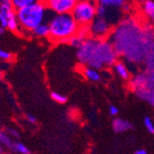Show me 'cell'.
<instances>
[{
  "label": "cell",
  "instance_id": "5",
  "mask_svg": "<svg viewBox=\"0 0 154 154\" xmlns=\"http://www.w3.org/2000/svg\"><path fill=\"white\" fill-rule=\"evenodd\" d=\"M53 13H71L78 0H42Z\"/></svg>",
  "mask_w": 154,
  "mask_h": 154
},
{
  "label": "cell",
  "instance_id": "16",
  "mask_svg": "<svg viewBox=\"0 0 154 154\" xmlns=\"http://www.w3.org/2000/svg\"><path fill=\"white\" fill-rule=\"evenodd\" d=\"M13 54L10 53L8 51H5V50H1L0 51V58L2 59V60H5V62H9V60H12L13 59Z\"/></svg>",
  "mask_w": 154,
  "mask_h": 154
},
{
  "label": "cell",
  "instance_id": "10",
  "mask_svg": "<svg viewBox=\"0 0 154 154\" xmlns=\"http://www.w3.org/2000/svg\"><path fill=\"white\" fill-rule=\"evenodd\" d=\"M143 12L154 22V1L146 0L143 2Z\"/></svg>",
  "mask_w": 154,
  "mask_h": 154
},
{
  "label": "cell",
  "instance_id": "11",
  "mask_svg": "<svg viewBox=\"0 0 154 154\" xmlns=\"http://www.w3.org/2000/svg\"><path fill=\"white\" fill-rule=\"evenodd\" d=\"M113 126H114V129H116V131H119V133L125 131L126 129H128L129 127H131L128 122L123 121V120H121V119H116V120H114Z\"/></svg>",
  "mask_w": 154,
  "mask_h": 154
},
{
  "label": "cell",
  "instance_id": "12",
  "mask_svg": "<svg viewBox=\"0 0 154 154\" xmlns=\"http://www.w3.org/2000/svg\"><path fill=\"white\" fill-rule=\"evenodd\" d=\"M13 3V7L17 10V9L24 8L26 5H32L35 2H38V1H41V0H11Z\"/></svg>",
  "mask_w": 154,
  "mask_h": 154
},
{
  "label": "cell",
  "instance_id": "13",
  "mask_svg": "<svg viewBox=\"0 0 154 154\" xmlns=\"http://www.w3.org/2000/svg\"><path fill=\"white\" fill-rule=\"evenodd\" d=\"M13 150L16 151L17 153H21V154H29L30 151L28 150V148L25 146V144L21 143V142H16L14 146H13Z\"/></svg>",
  "mask_w": 154,
  "mask_h": 154
},
{
  "label": "cell",
  "instance_id": "7",
  "mask_svg": "<svg viewBox=\"0 0 154 154\" xmlns=\"http://www.w3.org/2000/svg\"><path fill=\"white\" fill-rule=\"evenodd\" d=\"M98 5H105L111 9H123L127 3L126 0H95Z\"/></svg>",
  "mask_w": 154,
  "mask_h": 154
},
{
  "label": "cell",
  "instance_id": "19",
  "mask_svg": "<svg viewBox=\"0 0 154 154\" xmlns=\"http://www.w3.org/2000/svg\"><path fill=\"white\" fill-rule=\"evenodd\" d=\"M136 154H146V149H139L135 152Z\"/></svg>",
  "mask_w": 154,
  "mask_h": 154
},
{
  "label": "cell",
  "instance_id": "8",
  "mask_svg": "<svg viewBox=\"0 0 154 154\" xmlns=\"http://www.w3.org/2000/svg\"><path fill=\"white\" fill-rule=\"evenodd\" d=\"M82 75H84L88 81H92V82H99L100 80H101V75H100V73L95 68H90V67L83 68Z\"/></svg>",
  "mask_w": 154,
  "mask_h": 154
},
{
  "label": "cell",
  "instance_id": "6",
  "mask_svg": "<svg viewBox=\"0 0 154 154\" xmlns=\"http://www.w3.org/2000/svg\"><path fill=\"white\" fill-rule=\"evenodd\" d=\"M31 36L38 37V38H46L50 36V25L49 22H44V23L40 24L38 27L33 29L30 33Z\"/></svg>",
  "mask_w": 154,
  "mask_h": 154
},
{
  "label": "cell",
  "instance_id": "14",
  "mask_svg": "<svg viewBox=\"0 0 154 154\" xmlns=\"http://www.w3.org/2000/svg\"><path fill=\"white\" fill-rule=\"evenodd\" d=\"M51 98L54 101L58 103H67V97L63 94H59V93H56V92H52L51 93Z\"/></svg>",
  "mask_w": 154,
  "mask_h": 154
},
{
  "label": "cell",
  "instance_id": "15",
  "mask_svg": "<svg viewBox=\"0 0 154 154\" xmlns=\"http://www.w3.org/2000/svg\"><path fill=\"white\" fill-rule=\"evenodd\" d=\"M144 122V126H146V128L148 129V131L151 134H154V122L151 118L149 116H146L143 120Z\"/></svg>",
  "mask_w": 154,
  "mask_h": 154
},
{
  "label": "cell",
  "instance_id": "4",
  "mask_svg": "<svg viewBox=\"0 0 154 154\" xmlns=\"http://www.w3.org/2000/svg\"><path fill=\"white\" fill-rule=\"evenodd\" d=\"M110 28L111 24L108 18H106L105 16L97 15L95 20L88 26V31H90V36H92V38L103 39L109 35Z\"/></svg>",
  "mask_w": 154,
  "mask_h": 154
},
{
  "label": "cell",
  "instance_id": "17",
  "mask_svg": "<svg viewBox=\"0 0 154 154\" xmlns=\"http://www.w3.org/2000/svg\"><path fill=\"white\" fill-rule=\"evenodd\" d=\"M109 114L112 116H116L119 114V109L116 108V106H110V108H109Z\"/></svg>",
  "mask_w": 154,
  "mask_h": 154
},
{
  "label": "cell",
  "instance_id": "1",
  "mask_svg": "<svg viewBox=\"0 0 154 154\" xmlns=\"http://www.w3.org/2000/svg\"><path fill=\"white\" fill-rule=\"evenodd\" d=\"M48 22L50 25L49 38L54 42H68L81 27L72 13H54Z\"/></svg>",
  "mask_w": 154,
  "mask_h": 154
},
{
  "label": "cell",
  "instance_id": "2",
  "mask_svg": "<svg viewBox=\"0 0 154 154\" xmlns=\"http://www.w3.org/2000/svg\"><path fill=\"white\" fill-rule=\"evenodd\" d=\"M50 11L43 1H38L32 5H26L24 8L16 10L17 20L21 25L20 32L30 35L33 29L40 24L46 22L50 18Z\"/></svg>",
  "mask_w": 154,
  "mask_h": 154
},
{
  "label": "cell",
  "instance_id": "18",
  "mask_svg": "<svg viewBox=\"0 0 154 154\" xmlns=\"http://www.w3.org/2000/svg\"><path fill=\"white\" fill-rule=\"evenodd\" d=\"M26 119L28 120L29 123H32V124L37 123V119H36V116H33L32 114H27V116H26Z\"/></svg>",
  "mask_w": 154,
  "mask_h": 154
},
{
  "label": "cell",
  "instance_id": "9",
  "mask_svg": "<svg viewBox=\"0 0 154 154\" xmlns=\"http://www.w3.org/2000/svg\"><path fill=\"white\" fill-rule=\"evenodd\" d=\"M114 71L123 80H128L129 79V72L126 68V66L122 62H116L114 63Z\"/></svg>",
  "mask_w": 154,
  "mask_h": 154
},
{
  "label": "cell",
  "instance_id": "3",
  "mask_svg": "<svg viewBox=\"0 0 154 154\" xmlns=\"http://www.w3.org/2000/svg\"><path fill=\"white\" fill-rule=\"evenodd\" d=\"M71 13L80 26H90L98 15V3L95 0H78Z\"/></svg>",
  "mask_w": 154,
  "mask_h": 154
}]
</instances>
